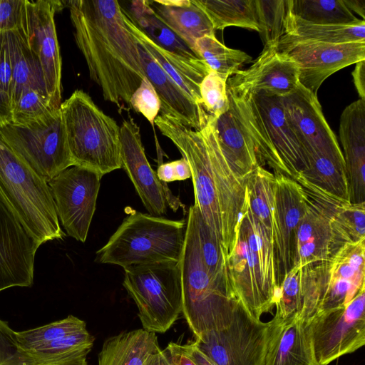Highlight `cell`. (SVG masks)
I'll return each instance as SVG.
<instances>
[{"label": "cell", "instance_id": "obj_1", "mask_svg": "<svg viewBox=\"0 0 365 365\" xmlns=\"http://www.w3.org/2000/svg\"><path fill=\"white\" fill-rule=\"evenodd\" d=\"M212 119L210 116L200 130L188 128L163 115H158L154 124L187 162L194 188V205L220 242L228 259L236 245L245 208V180L237 175L225 158Z\"/></svg>", "mask_w": 365, "mask_h": 365}, {"label": "cell", "instance_id": "obj_2", "mask_svg": "<svg viewBox=\"0 0 365 365\" xmlns=\"http://www.w3.org/2000/svg\"><path fill=\"white\" fill-rule=\"evenodd\" d=\"M64 1L90 78L101 88L105 100L118 106L124 102L130 107V97L145 75L138 42L125 24L119 2Z\"/></svg>", "mask_w": 365, "mask_h": 365}, {"label": "cell", "instance_id": "obj_3", "mask_svg": "<svg viewBox=\"0 0 365 365\" xmlns=\"http://www.w3.org/2000/svg\"><path fill=\"white\" fill-rule=\"evenodd\" d=\"M231 284L238 302L255 318L269 312L280 284L276 247L250 210L247 197L235 247L227 259Z\"/></svg>", "mask_w": 365, "mask_h": 365}, {"label": "cell", "instance_id": "obj_4", "mask_svg": "<svg viewBox=\"0 0 365 365\" xmlns=\"http://www.w3.org/2000/svg\"><path fill=\"white\" fill-rule=\"evenodd\" d=\"M228 96L255 148L261 167L294 180L307 167L302 148L285 116L281 97L265 93Z\"/></svg>", "mask_w": 365, "mask_h": 365}, {"label": "cell", "instance_id": "obj_5", "mask_svg": "<svg viewBox=\"0 0 365 365\" xmlns=\"http://www.w3.org/2000/svg\"><path fill=\"white\" fill-rule=\"evenodd\" d=\"M0 197L41 245L66 236L47 181L12 150L1 133Z\"/></svg>", "mask_w": 365, "mask_h": 365}, {"label": "cell", "instance_id": "obj_6", "mask_svg": "<svg viewBox=\"0 0 365 365\" xmlns=\"http://www.w3.org/2000/svg\"><path fill=\"white\" fill-rule=\"evenodd\" d=\"M179 263L182 314L195 339L227 327L239 302L232 289L216 282L207 272L202 260L193 218L189 212Z\"/></svg>", "mask_w": 365, "mask_h": 365}, {"label": "cell", "instance_id": "obj_7", "mask_svg": "<svg viewBox=\"0 0 365 365\" xmlns=\"http://www.w3.org/2000/svg\"><path fill=\"white\" fill-rule=\"evenodd\" d=\"M60 110L73 165L101 176L121 168L120 127L88 93L76 90Z\"/></svg>", "mask_w": 365, "mask_h": 365}, {"label": "cell", "instance_id": "obj_8", "mask_svg": "<svg viewBox=\"0 0 365 365\" xmlns=\"http://www.w3.org/2000/svg\"><path fill=\"white\" fill-rule=\"evenodd\" d=\"M186 222L133 210L96 252V261L123 269L160 262H179Z\"/></svg>", "mask_w": 365, "mask_h": 365}, {"label": "cell", "instance_id": "obj_9", "mask_svg": "<svg viewBox=\"0 0 365 365\" xmlns=\"http://www.w3.org/2000/svg\"><path fill=\"white\" fill-rule=\"evenodd\" d=\"M124 271L123 285L137 306L143 329L165 333L182 310L179 262L134 265Z\"/></svg>", "mask_w": 365, "mask_h": 365}, {"label": "cell", "instance_id": "obj_10", "mask_svg": "<svg viewBox=\"0 0 365 365\" xmlns=\"http://www.w3.org/2000/svg\"><path fill=\"white\" fill-rule=\"evenodd\" d=\"M12 150L47 182L73 166L60 108L38 119L0 125Z\"/></svg>", "mask_w": 365, "mask_h": 365}, {"label": "cell", "instance_id": "obj_11", "mask_svg": "<svg viewBox=\"0 0 365 365\" xmlns=\"http://www.w3.org/2000/svg\"><path fill=\"white\" fill-rule=\"evenodd\" d=\"M272 326V319H257L238 302L227 327L193 341L216 365H264Z\"/></svg>", "mask_w": 365, "mask_h": 365}, {"label": "cell", "instance_id": "obj_12", "mask_svg": "<svg viewBox=\"0 0 365 365\" xmlns=\"http://www.w3.org/2000/svg\"><path fill=\"white\" fill-rule=\"evenodd\" d=\"M365 287L346 306L319 312L307 327L319 365H328L365 344Z\"/></svg>", "mask_w": 365, "mask_h": 365}, {"label": "cell", "instance_id": "obj_13", "mask_svg": "<svg viewBox=\"0 0 365 365\" xmlns=\"http://www.w3.org/2000/svg\"><path fill=\"white\" fill-rule=\"evenodd\" d=\"M64 6V1L24 0L18 26L39 62L46 93L56 109L61 104L62 61L54 16Z\"/></svg>", "mask_w": 365, "mask_h": 365}, {"label": "cell", "instance_id": "obj_14", "mask_svg": "<svg viewBox=\"0 0 365 365\" xmlns=\"http://www.w3.org/2000/svg\"><path fill=\"white\" fill-rule=\"evenodd\" d=\"M102 177L73 165L48 182L59 222L70 237L81 242L88 236Z\"/></svg>", "mask_w": 365, "mask_h": 365}, {"label": "cell", "instance_id": "obj_15", "mask_svg": "<svg viewBox=\"0 0 365 365\" xmlns=\"http://www.w3.org/2000/svg\"><path fill=\"white\" fill-rule=\"evenodd\" d=\"M299 69V83L314 95L331 75L365 60V41L328 43L312 41H292L277 46Z\"/></svg>", "mask_w": 365, "mask_h": 365}, {"label": "cell", "instance_id": "obj_16", "mask_svg": "<svg viewBox=\"0 0 365 365\" xmlns=\"http://www.w3.org/2000/svg\"><path fill=\"white\" fill-rule=\"evenodd\" d=\"M121 168L126 172L150 215L163 217L167 205L174 211L181 205L166 183L161 182L150 165L142 144L139 126L132 118L120 127Z\"/></svg>", "mask_w": 365, "mask_h": 365}, {"label": "cell", "instance_id": "obj_17", "mask_svg": "<svg viewBox=\"0 0 365 365\" xmlns=\"http://www.w3.org/2000/svg\"><path fill=\"white\" fill-rule=\"evenodd\" d=\"M307 199V209L296 232L292 268L328 261L336 253L331 222L350 202L326 193Z\"/></svg>", "mask_w": 365, "mask_h": 365}, {"label": "cell", "instance_id": "obj_18", "mask_svg": "<svg viewBox=\"0 0 365 365\" xmlns=\"http://www.w3.org/2000/svg\"><path fill=\"white\" fill-rule=\"evenodd\" d=\"M281 99L285 116L307 163L309 157L317 155L344 160L336 137L323 114L317 96L299 83L293 92Z\"/></svg>", "mask_w": 365, "mask_h": 365}, {"label": "cell", "instance_id": "obj_19", "mask_svg": "<svg viewBox=\"0 0 365 365\" xmlns=\"http://www.w3.org/2000/svg\"><path fill=\"white\" fill-rule=\"evenodd\" d=\"M298 74L296 63L277 46L264 48L249 68L227 79V96L240 98L262 92L283 97L298 86Z\"/></svg>", "mask_w": 365, "mask_h": 365}, {"label": "cell", "instance_id": "obj_20", "mask_svg": "<svg viewBox=\"0 0 365 365\" xmlns=\"http://www.w3.org/2000/svg\"><path fill=\"white\" fill-rule=\"evenodd\" d=\"M40 246L0 197V292L34 284L35 256Z\"/></svg>", "mask_w": 365, "mask_h": 365}, {"label": "cell", "instance_id": "obj_21", "mask_svg": "<svg viewBox=\"0 0 365 365\" xmlns=\"http://www.w3.org/2000/svg\"><path fill=\"white\" fill-rule=\"evenodd\" d=\"M274 176L277 252L282 283L292 268L296 232L307 211V199L303 189L294 180L285 175Z\"/></svg>", "mask_w": 365, "mask_h": 365}, {"label": "cell", "instance_id": "obj_22", "mask_svg": "<svg viewBox=\"0 0 365 365\" xmlns=\"http://www.w3.org/2000/svg\"><path fill=\"white\" fill-rule=\"evenodd\" d=\"M138 48L145 77L159 97L160 115L173 118L188 128L200 130L206 125L210 115L180 88L138 42Z\"/></svg>", "mask_w": 365, "mask_h": 365}, {"label": "cell", "instance_id": "obj_23", "mask_svg": "<svg viewBox=\"0 0 365 365\" xmlns=\"http://www.w3.org/2000/svg\"><path fill=\"white\" fill-rule=\"evenodd\" d=\"M339 134L350 202H365V100L359 98L344 108L340 118Z\"/></svg>", "mask_w": 365, "mask_h": 365}, {"label": "cell", "instance_id": "obj_24", "mask_svg": "<svg viewBox=\"0 0 365 365\" xmlns=\"http://www.w3.org/2000/svg\"><path fill=\"white\" fill-rule=\"evenodd\" d=\"M319 282L316 264L294 267L284 276L274 295V316L285 319L299 316L308 322L317 312Z\"/></svg>", "mask_w": 365, "mask_h": 365}, {"label": "cell", "instance_id": "obj_25", "mask_svg": "<svg viewBox=\"0 0 365 365\" xmlns=\"http://www.w3.org/2000/svg\"><path fill=\"white\" fill-rule=\"evenodd\" d=\"M121 10L125 24L135 40L180 88L202 107L200 86L210 71L205 62L200 58L189 59L178 56L159 46L135 24L129 13L122 6Z\"/></svg>", "mask_w": 365, "mask_h": 365}, {"label": "cell", "instance_id": "obj_26", "mask_svg": "<svg viewBox=\"0 0 365 365\" xmlns=\"http://www.w3.org/2000/svg\"><path fill=\"white\" fill-rule=\"evenodd\" d=\"M264 365H319L312 350L307 322L299 316H274Z\"/></svg>", "mask_w": 365, "mask_h": 365}, {"label": "cell", "instance_id": "obj_27", "mask_svg": "<svg viewBox=\"0 0 365 365\" xmlns=\"http://www.w3.org/2000/svg\"><path fill=\"white\" fill-rule=\"evenodd\" d=\"M160 19L193 50L197 39L214 35L213 25L196 0H148Z\"/></svg>", "mask_w": 365, "mask_h": 365}, {"label": "cell", "instance_id": "obj_28", "mask_svg": "<svg viewBox=\"0 0 365 365\" xmlns=\"http://www.w3.org/2000/svg\"><path fill=\"white\" fill-rule=\"evenodd\" d=\"M212 122L225 158L237 175L245 180L260 165L253 145L232 105L230 103L226 112L213 118Z\"/></svg>", "mask_w": 365, "mask_h": 365}, {"label": "cell", "instance_id": "obj_29", "mask_svg": "<svg viewBox=\"0 0 365 365\" xmlns=\"http://www.w3.org/2000/svg\"><path fill=\"white\" fill-rule=\"evenodd\" d=\"M160 348L155 333L138 329L106 339L98 354V365H145Z\"/></svg>", "mask_w": 365, "mask_h": 365}, {"label": "cell", "instance_id": "obj_30", "mask_svg": "<svg viewBox=\"0 0 365 365\" xmlns=\"http://www.w3.org/2000/svg\"><path fill=\"white\" fill-rule=\"evenodd\" d=\"M6 34L12 66V107L26 88H31L46 94L47 93L39 62L21 31L17 28Z\"/></svg>", "mask_w": 365, "mask_h": 365}, {"label": "cell", "instance_id": "obj_31", "mask_svg": "<svg viewBox=\"0 0 365 365\" xmlns=\"http://www.w3.org/2000/svg\"><path fill=\"white\" fill-rule=\"evenodd\" d=\"M245 191L250 210L262 224L277 251L274 175L264 168L258 166L245 178Z\"/></svg>", "mask_w": 365, "mask_h": 365}, {"label": "cell", "instance_id": "obj_32", "mask_svg": "<svg viewBox=\"0 0 365 365\" xmlns=\"http://www.w3.org/2000/svg\"><path fill=\"white\" fill-rule=\"evenodd\" d=\"M301 41L328 43L365 41V21L349 26L314 24L290 14L287 11L285 34L278 45Z\"/></svg>", "mask_w": 365, "mask_h": 365}, {"label": "cell", "instance_id": "obj_33", "mask_svg": "<svg viewBox=\"0 0 365 365\" xmlns=\"http://www.w3.org/2000/svg\"><path fill=\"white\" fill-rule=\"evenodd\" d=\"M88 353L52 356L24 349L16 331L0 319V365H89Z\"/></svg>", "mask_w": 365, "mask_h": 365}, {"label": "cell", "instance_id": "obj_34", "mask_svg": "<svg viewBox=\"0 0 365 365\" xmlns=\"http://www.w3.org/2000/svg\"><path fill=\"white\" fill-rule=\"evenodd\" d=\"M130 15L135 24L155 43L178 56L200 58L178 35L163 22L148 4V0L132 1Z\"/></svg>", "mask_w": 365, "mask_h": 365}, {"label": "cell", "instance_id": "obj_35", "mask_svg": "<svg viewBox=\"0 0 365 365\" xmlns=\"http://www.w3.org/2000/svg\"><path fill=\"white\" fill-rule=\"evenodd\" d=\"M288 12L309 23L349 26L364 21L356 18L343 0H287Z\"/></svg>", "mask_w": 365, "mask_h": 365}, {"label": "cell", "instance_id": "obj_36", "mask_svg": "<svg viewBox=\"0 0 365 365\" xmlns=\"http://www.w3.org/2000/svg\"><path fill=\"white\" fill-rule=\"evenodd\" d=\"M215 31L238 26L259 32L255 0H196Z\"/></svg>", "mask_w": 365, "mask_h": 365}, {"label": "cell", "instance_id": "obj_37", "mask_svg": "<svg viewBox=\"0 0 365 365\" xmlns=\"http://www.w3.org/2000/svg\"><path fill=\"white\" fill-rule=\"evenodd\" d=\"M189 212L193 218L202 260L207 272L216 282L233 290L227 259L220 242L203 220L197 207L192 205Z\"/></svg>", "mask_w": 365, "mask_h": 365}, {"label": "cell", "instance_id": "obj_38", "mask_svg": "<svg viewBox=\"0 0 365 365\" xmlns=\"http://www.w3.org/2000/svg\"><path fill=\"white\" fill-rule=\"evenodd\" d=\"M304 179L325 191L350 202L344 160L317 155L307 160V168L300 174Z\"/></svg>", "mask_w": 365, "mask_h": 365}, {"label": "cell", "instance_id": "obj_39", "mask_svg": "<svg viewBox=\"0 0 365 365\" xmlns=\"http://www.w3.org/2000/svg\"><path fill=\"white\" fill-rule=\"evenodd\" d=\"M193 51L210 70L227 79L240 71L242 66L252 61L250 55L227 47L217 39L215 34L197 39Z\"/></svg>", "mask_w": 365, "mask_h": 365}, {"label": "cell", "instance_id": "obj_40", "mask_svg": "<svg viewBox=\"0 0 365 365\" xmlns=\"http://www.w3.org/2000/svg\"><path fill=\"white\" fill-rule=\"evenodd\" d=\"M86 322L73 316L36 328L16 331L19 344L25 349L41 352L49 344L63 337L86 330Z\"/></svg>", "mask_w": 365, "mask_h": 365}, {"label": "cell", "instance_id": "obj_41", "mask_svg": "<svg viewBox=\"0 0 365 365\" xmlns=\"http://www.w3.org/2000/svg\"><path fill=\"white\" fill-rule=\"evenodd\" d=\"M259 33L264 48L277 46L285 34L287 0H255Z\"/></svg>", "mask_w": 365, "mask_h": 365}, {"label": "cell", "instance_id": "obj_42", "mask_svg": "<svg viewBox=\"0 0 365 365\" xmlns=\"http://www.w3.org/2000/svg\"><path fill=\"white\" fill-rule=\"evenodd\" d=\"M365 202L347 203L331 220L335 243L339 249L346 243L364 240Z\"/></svg>", "mask_w": 365, "mask_h": 365}, {"label": "cell", "instance_id": "obj_43", "mask_svg": "<svg viewBox=\"0 0 365 365\" xmlns=\"http://www.w3.org/2000/svg\"><path fill=\"white\" fill-rule=\"evenodd\" d=\"M54 110L56 109L53 107L47 94L34 88H26L11 107V123H25L45 116Z\"/></svg>", "mask_w": 365, "mask_h": 365}, {"label": "cell", "instance_id": "obj_44", "mask_svg": "<svg viewBox=\"0 0 365 365\" xmlns=\"http://www.w3.org/2000/svg\"><path fill=\"white\" fill-rule=\"evenodd\" d=\"M227 81V78L210 69L200 84L202 107L207 114L214 118L226 112L230 108Z\"/></svg>", "mask_w": 365, "mask_h": 365}, {"label": "cell", "instance_id": "obj_45", "mask_svg": "<svg viewBox=\"0 0 365 365\" xmlns=\"http://www.w3.org/2000/svg\"><path fill=\"white\" fill-rule=\"evenodd\" d=\"M130 106L142 114L153 125L160 109L159 97L149 80L145 77L132 94Z\"/></svg>", "mask_w": 365, "mask_h": 365}, {"label": "cell", "instance_id": "obj_46", "mask_svg": "<svg viewBox=\"0 0 365 365\" xmlns=\"http://www.w3.org/2000/svg\"><path fill=\"white\" fill-rule=\"evenodd\" d=\"M24 0H0V34L18 28Z\"/></svg>", "mask_w": 365, "mask_h": 365}, {"label": "cell", "instance_id": "obj_47", "mask_svg": "<svg viewBox=\"0 0 365 365\" xmlns=\"http://www.w3.org/2000/svg\"><path fill=\"white\" fill-rule=\"evenodd\" d=\"M156 175L161 182L167 183L191 178V170L187 162L182 158L180 160L160 164Z\"/></svg>", "mask_w": 365, "mask_h": 365}, {"label": "cell", "instance_id": "obj_48", "mask_svg": "<svg viewBox=\"0 0 365 365\" xmlns=\"http://www.w3.org/2000/svg\"><path fill=\"white\" fill-rule=\"evenodd\" d=\"M12 66L6 32L0 34V88L11 99Z\"/></svg>", "mask_w": 365, "mask_h": 365}, {"label": "cell", "instance_id": "obj_49", "mask_svg": "<svg viewBox=\"0 0 365 365\" xmlns=\"http://www.w3.org/2000/svg\"><path fill=\"white\" fill-rule=\"evenodd\" d=\"M182 346L185 354L196 365H216L197 348L193 341L182 344Z\"/></svg>", "mask_w": 365, "mask_h": 365}, {"label": "cell", "instance_id": "obj_50", "mask_svg": "<svg viewBox=\"0 0 365 365\" xmlns=\"http://www.w3.org/2000/svg\"><path fill=\"white\" fill-rule=\"evenodd\" d=\"M352 76L360 98L365 100V60L356 63Z\"/></svg>", "mask_w": 365, "mask_h": 365}, {"label": "cell", "instance_id": "obj_51", "mask_svg": "<svg viewBox=\"0 0 365 365\" xmlns=\"http://www.w3.org/2000/svg\"><path fill=\"white\" fill-rule=\"evenodd\" d=\"M166 347L175 365H196L185 354L181 344L170 342Z\"/></svg>", "mask_w": 365, "mask_h": 365}, {"label": "cell", "instance_id": "obj_52", "mask_svg": "<svg viewBox=\"0 0 365 365\" xmlns=\"http://www.w3.org/2000/svg\"><path fill=\"white\" fill-rule=\"evenodd\" d=\"M11 103L9 96L0 88V125L11 122Z\"/></svg>", "mask_w": 365, "mask_h": 365}, {"label": "cell", "instance_id": "obj_53", "mask_svg": "<svg viewBox=\"0 0 365 365\" xmlns=\"http://www.w3.org/2000/svg\"><path fill=\"white\" fill-rule=\"evenodd\" d=\"M145 365H175L167 347L149 356Z\"/></svg>", "mask_w": 365, "mask_h": 365}, {"label": "cell", "instance_id": "obj_54", "mask_svg": "<svg viewBox=\"0 0 365 365\" xmlns=\"http://www.w3.org/2000/svg\"><path fill=\"white\" fill-rule=\"evenodd\" d=\"M343 2L351 11H354L364 20L365 0H343Z\"/></svg>", "mask_w": 365, "mask_h": 365}]
</instances>
